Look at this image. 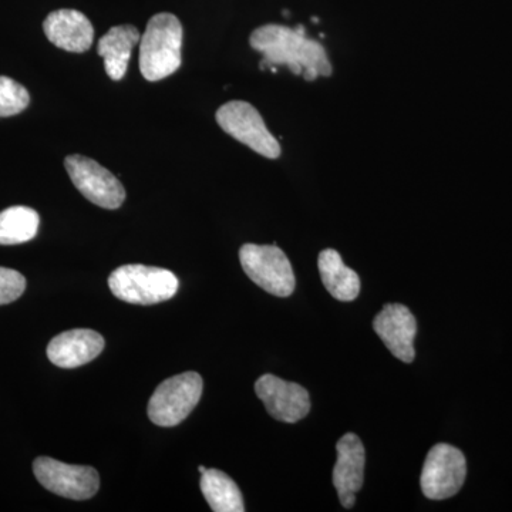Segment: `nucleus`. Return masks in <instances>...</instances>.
<instances>
[{
	"label": "nucleus",
	"mask_w": 512,
	"mask_h": 512,
	"mask_svg": "<svg viewBox=\"0 0 512 512\" xmlns=\"http://www.w3.org/2000/svg\"><path fill=\"white\" fill-rule=\"evenodd\" d=\"M249 43L264 56L259 63L261 70L286 66L295 76H303L308 82L332 76V64L325 47L308 39L302 25L296 29L282 25L261 26L249 37Z\"/></svg>",
	"instance_id": "1"
},
{
	"label": "nucleus",
	"mask_w": 512,
	"mask_h": 512,
	"mask_svg": "<svg viewBox=\"0 0 512 512\" xmlns=\"http://www.w3.org/2000/svg\"><path fill=\"white\" fill-rule=\"evenodd\" d=\"M183 26L173 13H158L147 23L140 40V70L148 82L177 72L183 63Z\"/></svg>",
	"instance_id": "2"
},
{
	"label": "nucleus",
	"mask_w": 512,
	"mask_h": 512,
	"mask_svg": "<svg viewBox=\"0 0 512 512\" xmlns=\"http://www.w3.org/2000/svg\"><path fill=\"white\" fill-rule=\"evenodd\" d=\"M109 286L120 301L133 305H156L173 298L180 282L168 269L136 264L117 268L110 275Z\"/></svg>",
	"instance_id": "3"
},
{
	"label": "nucleus",
	"mask_w": 512,
	"mask_h": 512,
	"mask_svg": "<svg viewBox=\"0 0 512 512\" xmlns=\"http://www.w3.org/2000/svg\"><path fill=\"white\" fill-rule=\"evenodd\" d=\"M239 261L248 278L271 295L288 298L295 291L291 261L276 245L245 244Z\"/></svg>",
	"instance_id": "4"
},
{
	"label": "nucleus",
	"mask_w": 512,
	"mask_h": 512,
	"mask_svg": "<svg viewBox=\"0 0 512 512\" xmlns=\"http://www.w3.org/2000/svg\"><path fill=\"white\" fill-rule=\"evenodd\" d=\"M202 389V377L195 372L164 380L148 402V417L160 427L177 426L197 407Z\"/></svg>",
	"instance_id": "5"
},
{
	"label": "nucleus",
	"mask_w": 512,
	"mask_h": 512,
	"mask_svg": "<svg viewBox=\"0 0 512 512\" xmlns=\"http://www.w3.org/2000/svg\"><path fill=\"white\" fill-rule=\"evenodd\" d=\"M217 123L229 136L266 158L281 156L278 140L265 126L259 111L247 101H229L217 111Z\"/></svg>",
	"instance_id": "6"
},
{
	"label": "nucleus",
	"mask_w": 512,
	"mask_h": 512,
	"mask_svg": "<svg viewBox=\"0 0 512 512\" xmlns=\"http://www.w3.org/2000/svg\"><path fill=\"white\" fill-rule=\"evenodd\" d=\"M466 477L467 461L464 454L450 444H437L424 461L421 490L430 500H446L461 490Z\"/></svg>",
	"instance_id": "7"
},
{
	"label": "nucleus",
	"mask_w": 512,
	"mask_h": 512,
	"mask_svg": "<svg viewBox=\"0 0 512 512\" xmlns=\"http://www.w3.org/2000/svg\"><path fill=\"white\" fill-rule=\"evenodd\" d=\"M64 167L74 187L93 204L117 210L126 200V190L119 178L92 158L74 154L64 160Z\"/></svg>",
	"instance_id": "8"
},
{
	"label": "nucleus",
	"mask_w": 512,
	"mask_h": 512,
	"mask_svg": "<svg viewBox=\"0 0 512 512\" xmlns=\"http://www.w3.org/2000/svg\"><path fill=\"white\" fill-rule=\"evenodd\" d=\"M33 473L46 490L70 500H89L100 488L99 473L93 467L70 466L55 458H36Z\"/></svg>",
	"instance_id": "9"
},
{
	"label": "nucleus",
	"mask_w": 512,
	"mask_h": 512,
	"mask_svg": "<svg viewBox=\"0 0 512 512\" xmlns=\"http://www.w3.org/2000/svg\"><path fill=\"white\" fill-rule=\"evenodd\" d=\"M255 392L275 420L293 424L305 419L311 412L308 390L301 384L285 382L274 375H264L256 380Z\"/></svg>",
	"instance_id": "10"
},
{
	"label": "nucleus",
	"mask_w": 512,
	"mask_h": 512,
	"mask_svg": "<svg viewBox=\"0 0 512 512\" xmlns=\"http://www.w3.org/2000/svg\"><path fill=\"white\" fill-rule=\"evenodd\" d=\"M373 329L383 340L394 357L404 363H412L416 357L414 338L417 333L416 318L402 303H387L376 316Z\"/></svg>",
	"instance_id": "11"
},
{
	"label": "nucleus",
	"mask_w": 512,
	"mask_h": 512,
	"mask_svg": "<svg viewBox=\"0 0 512 512\" xmlns=\"http://www.w3.org/2000/svg\"><path fill=\"white\" fill-rule=\"evenodd\" d=\"M338 461L333 468V484L338 491L340 504L352 508L356 493L362 490L365 480L366 453L362 440L348 433L338 441Z\"/></svg>",
	"instance_id": "12"
},
{
	"label": "nucleus",
	"mask_w": 512,
	"mask_h": 512,
	"mask_svg": "<svg viewBox=\"0 0 512 512\" xmlns=\"http://www.w3.org/2000/svg\"><path fill=\"white\" fill-rule=\"evenodd\" d=\"M104 339L92 329H73L60 333L47 346L50 362L62 369H74L92 362L103 352Z\"/></svg>",
	"instance_id": "13"
},
{
	"label": "nucleus",
	"mask_w": 512,
	"mask_h": 512,
	"mask_svg": "<svg viewBox=\"0 0 512 512\" xmlns=\"http://www.w3.org/2000/svg\"><path fill=\"white\" fill-rule=\"evenodd\" d=\"M43 30L53 45L66 52L84 53L93 45L92 22L79 10H55L47 16Z\"/></svg>",
	"instance_id": "14"
},
{
	"label": "nucleus",
	"mask_w": 512,
	"mask_h": 512,
	"mask_svg": "<svg viewBox=\"0 0 512 512\" xmlns=\"http://www.w3.org/2000/svg\"><path fill=\"white\" fill-rule=\"evenodd\" d=\"M140 40V32L131 25L114 26L101 37L97 53L103 57L104 67L111 80L119 82L126 76L131 52Z\"/></svg>",
	"instance_id": "15"
},
{
	"label": "nucleus",
	"mask_w": 512,
	"mask_h": 512,
	"mask_svg": "<svg viewBox=\"0 0 512 512\" xmlns=\"http://www.w3.org/2000/svg\"><path fill=\"white\" fill-rule=\"evenodd\" d=\"M318 268L323 285L333 298L340 302H352L359 296V275L345 265L338 251L325 249L320 252Z\"/></svg>",
	"instance_id": "16"
},
{
	"label": "nucleus",
	"mask_w": 512,
	"mask_h": 512,
	"mask_svg": "<svg viewBox=\"0 0 512 512\" xmlns=\"http://www.w3.org/2000/svg\"><path fill=\"white\" fill-rule=\"evenodd\" d=\"M201 491L215 512H244V498L238 485L220 470H205L201 473Z\"/></svg>",
	"instance_id": "17"
},
{
	"label": "nucleus",
	"mask_w": 512,
	"mask_h": 512,
	"mask_svg": "<svg viewBox=\"0 0 512 512\" xmlns=\"http://www.w3.org/2000/svg\"><path fill=\"white\" fill-rule=\"evenodd\" d=\"M40 217L33 208L10 207L0 212V245H19L32 241L39 231Z\"/></svg>",
	"instance_id": "18"
},
{
	"label": "nucleus",
	"mask_w": 512,
	"mask_h": 512,
	"mask_svg": "<svg viewBox=\"0 0 512 512\" xmlns=\"http://www.w3.org/2000/svg\"><path fill=\"white\" fill-rule=\"evenodd\" d=\"M29 103V92L22 84L0 76V117L16 116L28 109Z\"/></svg>",
	"instance_id": "19"
},
{
	"label": "nucleus",
	"mask_w": 512,
	"mask_h": 512,
	"mask_svg": "<svg viewBox=\"0 0 512 512\" xmlns=\"http://www.w3.org/2000/svg\"><path fill=\"white\" fill-rule=\"evenodd\" d=\"M26 289L25 276L15 269L0 266V305L15 302Z\"/></svg>",
	"instance_id": "20"
},
{
	"label": "nucleus",
	"mask_w": 512,
	"mask_h": 512,
	"mask_svg": "<svg viewBox=\"0 0 512 512\" xmlns=\"http://www.w3.org/2000/svg\"><path fill=\"white\" fill-rule=\"evenodd\" d=\"M198 470H200V473H204V471L207 470V467L200 466L198 467Z\"/></svg>",
	"instance_id": "21"
}]
</instances>
